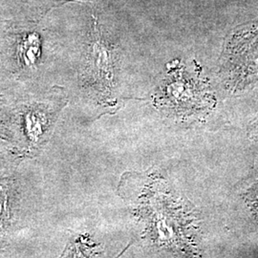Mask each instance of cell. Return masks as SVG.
I'll use <instances>...</instances> for the list:
<instances>
[{
  "label": "cell",
  "mask_w": 258,
  "mask_h": 258,
  "mask_svg": "<svg viewBox=\"0 0 258 258\" xmlns=\"http://www.w3.org/2000/svg\"><path fill=\"white\" fill-rule=\"evenodd\" d=\"M91 62L95 73L105 82L112 80L110 53L101 38L94 41L91 50Z\"/></svg>",
  "instance_id": "obj_1"
},
{
  "label": "cell",
  "mask_w": 258,
  "mask_h": 258,
  "mask_svg": "<svg viewBox=\"0 0 258 258\" xmlns=\"http://www.w3.org/2000/svg\"><path fill=\"white\" fill-rule=\"evenodd\" d=\"M20 55L26 64H33L36 62L39 55V41L35 35L25 37L21 44Z\"/></svg>",
  "instance_id": "obj_2"
},
{
  "label": "cell",
  "mask_w": 258,
  "mask_h": 258,
  "mask_svg": "<svg viewBox=\"0 0 258 258\" xmlns=\"http://www.w3.org/2000/svg\"><path fill=\"white\" fill-rule=\"evenodd\" d=\"M40 115L32 114L29 116V122L33 125H28V130L34 136V138H37L43 131V118L40 119Z\"/></svg>",
  "instance_id": "obj_3"
}]
</instances>
